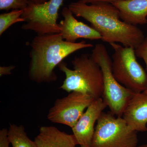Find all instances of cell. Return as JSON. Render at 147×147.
I'll use <instances>...</instances> for the list:
<instances>
[{"instance_id": "obj_1", "label": "cell", "mask_w": 147, "mask_h": 147, "mask_svg": "<svg viewBox=\"0 0 147 147\" xmlns=\"http://www.w3.org/2000/svg\"><path fill=\"white\" fill-rule=\"evenodd\" d=\"M68 7L74 15L90 22L104 42H120L124 46L136 49L144 40L146 37L142 30L123 21L118 9L111 3L89 5L79 1L70 3Z\"/></svg>"}, {"instance_id": "obj_22", "label": "cell", "mask_w": 147, "mask_h": 147, "mask_svg": "<svg viewBox=\"0 0 147 147\" xmlns=\"http://www.w3.org/2000/svg\"><path fill=\"white\" fill-rule=\"evenodd\" d=\"M137 147H147V144L141 145V146H138Z\"/></svg>"}, {"instance_id": "obj_19", "label": "cell", "mask_w": 147, "mask_h": 147, "mask_svg": "<svg viewBox=\"0 0 147 147\" xmlns=\"http://www.w3.org/2000/svg\"><path fill=\"white\" fill-rule=\"evenodd\" d=\"M15 67L13 65L1 66L0 67V76L1 77L5 75H10L11 74V71Z\"/></svg>"}, {"instance_id": "obj_21", "label": "cell", "mask_w": 147, "mask_h": 147, "mask_svg": "<svg viewBox=\"0 0 147 147\" xmlns=\"http://www.w3.org/2000/svg\"><path fill=\"white\" fill-rule=\"evenodd\" d=\"M31 1L37 3H41L47 1V0H30Z\"/></svg>"}, {"instance_id": "obj_7", "label": "cell", "mask_w": 147, "mask_h": 147, "mask_svg": "<svg viewBox=\"0 0 147 147\" xmlns=\"http://www.w3.org/2000/svg\"><path fill=\"white\" fill-rule=\"evenodd\" d=\"M64 0H49L37 3L30 1L21 17L26 22L21 28L31 30L37 35L60 32L57 20L59 9Z\"/></svg>"}, {"instance_id": "obj_20", "label": "cell", "mask_w": 147, "mask_h": 147, "mask_svg": "<svg viewBox=\"0 0 147 147\" xmlns=\"http://www.w3.org/2000/svg\"><path fill=\"white\" fill-rule=\"evenodd\" d=\"M79 1H82L83 2L88 4H90L98 2H107L113 3L119 1V0H79Z\"/></svg>"}, {"instance_id": "obj_14", "label": "cell", "mask_w": 147, "mask_h": 147, "mask_svg": "<svg viewBox=\"0 0 147 147\" xmlns=\"http://www.w3.org/2000/svg\"><path fill=\"white\" fill-rule=\"evenodd\" d=\"M8 138L12 147H38L34 141L28 137L25 127L21 125H9Z\"/></svg>"}, {"instance_id": "obj_8", "label": "cell", "mask_w": 147, "mask_h": 147, "mask_svg": "<svg viewBox=\"0 0 147 147\" xmlns=\"http://www.w3.org/2000/svg\"><path fill=\"white\" fill-rule=\"evenodd\" d=\"M94 98L80 92L73 91L67 96L56 100L49 110L47 118L52 122L65 125L72 128Z\"/></svg>"}, {"instance_id": "obj_12", "label": "cell", "mask_w": 147, "mask_h": 147, "mask_svg": "<svg viewBox=\"0 0 147 147\" xmlns=\"http://www.w3.org/2000/svg\"><path fill=\"white\" fill-rule=\"evenodd\" d=\"M112 4L124 22L136 26L147 24V0H119Z\"/></svg>"}, {"instance_id": "obj_17", "label": "cell", "mask_w": 147, "mask_h": 147, "mask_svg": "<svg viewBox=\"0 0 147 147\" xmlns=\"http://www.w3.org/2000/svg\"><path fill=\"white\" fill-rule=\"evenodd\" d=\"M135 53L137 57L142 58L144 61L147 69V36L145 38L144 42L135 49ZM144 92L147 94V89Z\"/></svg>"}, {"instance_id": "obj_13", "label": "cell", "mask_w": 147, "mask_h": 147, "mask_svg": "<svg viewBox=\"0 0 147 147\" xmlns=\"http://www.w3.org/2000/svg\"><path fill=\"white\" fill-rule=\"evenodd\" d=\"M34 141L38 147H75L78 145L73 134H67L53 126L40 127Z\"/></svg>"}, {"instance_id": "obj_6", "label": "cell", "mask_w": 147, "mask_h": 147, "mask_svg": "<svg viewBox=\"0 0 147 147\" xmlns=\"http://www.w3.org/2000/svg\"><path fill=\"white\" fill-rule=\"evenodd\" d=\"M137 132L129 130L122 117L102 112L98 120L92 147H137Z\"/></svg>"}, {"instance_id": "obj_5", "label": "cell", "mask_w": 147, "mask_h": 147, "mask_svg": "<svg viewBox=\"0 0 147 147\" xmlns=\"http://www.w3.org/2000/svg\"><path fill=\"white\" fill-rule=\"evenodd\" d=\"M114 50L112 71L121 84L134 93L147 89V73L137 61L135 49L117 43H109Z\"/></svg>"}, {"instance_id": "obj_16", "label": "cell", "mask_w": 147, "mask_h": 147, "mask_svg": "<svg viewBox=\"0 0 147 147\" xmlns=\"http://www.w3.org/2000/svg\"><path fill=\"white\" fill-rule=\"evenodd\" d=\"M30 0H0V10H24L28 6Z\"/></svg>"}, {"instance_id": "obj_18", "label": "cell", "mask_w": 147, "mask_h": 147, "mask_svg": "<svg viewBox=\"0 0 147 147\" xmlns=\"http://www.w3.org/2000/svg\"><path fill=\"white\" fill-rule=\"evenodd\" d=\"M10 144L8 138V130L3 128L0 130V147H9Z\"/></svg>"}, {"instance_id": "obj_15", "label": "cell", "mask_w": 147, "mask_h": 147, "mask_svg": "<svg viewBox=\"0 0 147 147\" xmlns=\"http://www.w3.org/2000/svg\"><path fill=\"white\" fill-rule=\"evenodd\" d=\"M24 10L14 9L7 13L0 15V35L13 24L19 22H25L21 17Z\"/></svg>"}, {"instance_id": "obj_2", "label": "cell", "mask_w": 147, "mask_h": 147, "mask_svg": "<svg viewBox=\"0 0 147 147\" xmlns=\"http://www.w3.org/2000/svg\"><path fill=\"white\" fill-rule=\"evenodd\" d=\"M29 76L37 83H51L57 79L54 69L69 55L84 48L93 47L85 40L70 42L61 34L37 35L30 44Z\"/></svg>"}, {"instance_id": "obj_3", "label": "cell", "mask_w": 147, "mask_h": 147, "mask_svg": "<svg viewBox=\"0 0 147 147\" xmlns=\"http://www.w3.org/2000/svg\"><path fill=\"white\" fill-rule=\"evenodd\" d=\"M73 69L64 62L58 65L65 75L60 88L68 93L80 92L91 96L95 99L102 97L103 89V76L99 65L91 55L84 54L76 57L71 61Z\"/></svg>"}, {"instance_id": "obj_10", "label": "cell", "mask_w": 147, "mask_h": 147, "mask_svg": "<svg viewBox=\"0 0 147 147\" xmlns=\"http://www.w3.org/2000/svg\"><path fill=\"white\" fill-rule=\"evenodd\" d=\"M63 20L59 24L63 38L67 42H76L79 38L89 40H101L100 34L91 26L78 21L68 7L62 11Z\"/></svg>"}, {"instance_id": "obj_11", "label": "cell", "mask_w": 147, "mask_h": 147, "mask_svg": "<svg viewBox=\"0 0 147 147\" xmlns=\"http://www.w3.org/2000/svg\"><path fill=\"white\" fill-rule=\"evenodd\" d=\"M131 131H147V94L135 93L122 115Z\"/></svg>"}, {"instance_id": "obj_4", "label": "cell", "mask_w": 147, "mask_h": 147, "mask_svg": "<svg viewBox=\"0 0 147 147\" xmlns=\"http://www.w3.org/2000/svg\"><path fill=\"white\" fill-rule=\"evenodd\" d=\"M90 55L102 70L103 101L110 113L117 117H122L129 101L135 93L122 86L115 78L112 71V59L105 45L102 43L96 44Z\"/></svg>"}, {"instance_id": "obj_9", "label": "cell", "mask_w": 147, "mask_h": 147, "mask_svg": "<svg viewBox=\"0 0 147 147\" xmlns=\"http://www.w3.org/2000/svg\"><path fill=\"white\" fill-rule=\"evenodd\" d=\"M106 107L107 105L102 97L96 99L71 128L77 144L80 147H92L95 124Z\"/></svg>"}]
</instances>
